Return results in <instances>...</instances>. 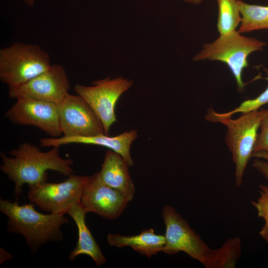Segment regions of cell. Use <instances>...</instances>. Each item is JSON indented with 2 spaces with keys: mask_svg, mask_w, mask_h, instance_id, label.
Returning <instances> with one entry per match:
<instances>
[{
  "mask_svg": "<svg viewBox=\"0 0 268 268\" xmlns=\"http://www.w3.org/2000/svg\"><path fill=\"white\" fill-rule=\"evenodd\" d=\"M138 136L136 130H131L115 136H110L105 134L83 136H65L60 137L42 138L40 140L42 147L60 146L70 143L93 144L107 147L120 154L128 163L129 167L134 165V161L130 154L132 142Z\"/></svg>",
  "mask_w": 268,
  "mask_h": 268,
  "instance_id": "13",
  "label": "cell"
},
{
  "mask_svg": "<svg viewBox=\"0 0 268 268\" xmlns=\"http://www.w3.org/2000/svg\"><path fill=\"white\" fill-rule=\"evenodd\" d=\"M130 201L120 192L104 183L98 172L87 176L80 203L86 212L109 219L118 218Z\"/></svg>",
  "mask_w": 268,
  "mask_h": 268,
  "instance_id": "12",
  "label": "cell"
},
{
  "mask_svg": "<svg viewBox=\"0 0 268 268\" xmlns=\"http://www.w3.org/2000/svg\"><path fill=\"white\" fill-rule=\"evenodd\" d=\"M260 193V197L252 203L257 211L258 216L263 218L265 222H268V195Z\"/></svg>",
  "mask_w": 268,
  "mask_h": 268,
  "instance_id": "23",
  "label": "cell"
},
{
  "mask_svg": "<svg viewBox=\"0 0 268 268\" xmlns=\"http://www.w3.org/2000/svg\"><path fill=\"white\" fill-rule=\"evenodd\" d=\"M162 216L165 226V244L162 252L169 255L183 252L206 268L213 249L207 245L172 206H164Z\"/></svg>",
  "mask_w": 268,
  "mask_h": 268,
  "instance_id": "6",
  "label": "cell"
},
{
  "mask_svg": "<svg viewBox=\"0 0 268 268\" xmlns=\"http://www.w3.org/2000/svg\"><path fill=\"white\" fill-rule=\"evenodd\" d=\"M87 177L71 174L62 182L46 181L28 186V199L41 210L65 214L74 204L80 202Z\"/></svg>",
  "mask_w": 268,
  "mask_h": 268,
  "instance_id": "8",
  "label": "cell"
},
{
  "mask_svg": "<svg viewBox=\"0 0 268 268\" xmlns=\"http://www.w3.org/2000/svg\"><path fill=\"white\" fill-rule=\"evenodd\" d=\"M252 157L256 158L252 166L261 174L268 182V152L261 150L253 152ZM260 193L268 195V185L259 186Z\"/></svg>",
  "mask_w": 268,
  "mask_h": 268,
  "instance_id": "21",
  "label": "cell"
},
{
  "mask_svg": "<svg viewBox=\"0 0 268 268\" xmlns=\"http://www.w3.org/2000/svg\"><path fill=\"white\" fill-rule=\"evenodd\" d=\"M59 147L53 146L51 150L42 152L35 145L25 142L8 152L12 157L1 152L0 168L14 183V195H20L25 184L31 186L46 182L48 170L67 176L74 173L71 167L73 161L61 157Z\"/></svg>",
  "mask_w": 268,
  "mask_h": 268,
  "instance_id": "1",
  "label": "cell"
},
{
  "mask_svg": "<svg viewBox=\"0 0 268 268\" xmlns=\"http://www.w3.org/2000/svg\"><path fill=\"white\" fill-rule=\"evenodd\" d=\"M16 99L4 114L10 122L36 127L52 137L62 134L57 104L23 97Z\"/></svg>",
  "mask_w": 268,
  "mask_h": 268,
  "instance_id": "11",
  "label": "cell"
},
{
  "mask_svg": "<svg viewBox=\"0 0 268 268\" xmlns=\"http://www.w3.org/2000/svg\"><path fill=\"white\" fill-rule=\"evenodd\" d=\"M239 0H216L218 8L217 28L220 35L236 30L241 23Z\"/></svg>",
  "mask_w": 268,
  "mask_h": 268,
  "instance_id": "19",
  "label": "cell"
},
{
  "mask_svg": "<svg viewBox=\"0 0 268 268\" xmlns=\"http://www.w3.org/2000/svg\"><path fill=\"white\" fill-rule=\"evenodd\" d=\"M134 81L123 77H107L92 82V86L76 84L75 93L82 97L94 111L109 135L110 128L117 120L116 104L120 96L132 86Z\"/></svg>",
  "mask_w": 268,
  "mask_h": 268,
  "instance_id": "7",
  "label": "cell"
},
{
  "mask_svg": "<svg viewBox=\"0 0 268 268\" xmlns=\"http://www.w3.org/2000/svg\"><path fill=\"white\" fill-rule=\"evenodd\" d=\"M266 44L265 42L246 37L235 30L220 35L213 42L205 44L193 60L217 61L226 64L236 80L238 90L242 92L246 85L243 81L242 74L244 69L249 66V55L262 50Z\"/></svg>",
  "mask_w": 268,
  "mask_h": 268,
  "instance_id": "3",
  "label": "cell"
},
{
  "mask_svg": "<svg viewBox=\"0 0 268 268\" xmlns=\"http://www.w3.org/2000/svg\"><path fill=\"white\" fill-rule=\"evenodd\" d=\"M64 136H89L105 134L102 123L91 107L78 95L68 93L57 104Z\"/></svg>",
  "mask_w": 268,
  "mask_h": 268,
  "instance_id": "9",
  "label": "cell"
},
{
  "mask_svg": "<svg viewBox=\"0 0 268 268\" xmlns=\"http://www.w3.org/2000/svg\"><path fill=\"white\" fill-rule=\"evenodd\" d=\"M186 2L192 4H199L201 3L203 0H182Z\"/></svg>",
  "mask_w": 268,
  "mask_h": 268,
  "instance_id": "26",
  "label": "cell"
},
{
  "mask_svg": "<svg viewBox=\"0 0 268 268\" xmlns=\"http://www.w3.org/2000/svg\"><path fill=\"white\" fill-rule=\"evenodd\" d=\"M259 234L268 243V222H265Z\"/></svg>",
  "mask_w": 268,
  "mask_h": 268,
  "instance_id": "25",
  "label": "cell"
},
{
  "mask_svg": "<svg viewBox=\"0 0 268 268\" xmlns=\"http://www.w3.org/2000/svg\"><path fill=\"white\" fill-rule=\"evenodd\" d=\"M129 167L120 154L109 149L98 174L104 183L120 192L130 201L134 199L135 187L129 172Z\"/></svg>",
  "mask_w": 268,
  "mask_h": 268,
  "instance_id": "14",
  "label": "cell"
},
{
  "mask_svg": "<svg viewBox=\"0 0 268 268\" xmlns=\"http://www.w3.org/2000/svg\"><path fill=\"white\" fill-rule=\"evenodd\" d=\"M26 4L30 7L34 5L35 0H24Z\"/></svg>",
  "mask_w": 268,
  "mask_h": 268,
  "instance_id": "27",
  "label": "cell"
},
{
  "mask_svg": "<svg viewBox=\"0 0 268 268\" xmlns=\"http://www.w3.org/2000/svg\"><path fill=\"white\" fill-rule=\"evenodd\" d=\"M267 74L265 78L268 80V68H264ZM268 104V86L259 95L254 99H247L242 102L240 105L234 109L223 113L216 112L212 109L208 110L205 116V120L214 122L217 119L231 117L237 113H244L259 109L261 106Z\"/></svg>",
  "mask_w": 268,
  "mask_h": 268,
  "instance_id": "20",
  "label": "cell"
},
{
  "mask_svg": "<svg viewBox=\"0 0 268 268\" xmlns=\"http://www.w3.org/2000/svg\"><path fill=\"white\" fill-rule=\"evenodd\" d=\"M241 239H228L220 247L213 249L207 268H233L240 258Z\"/></svg>",
  "mask_w": 268,
  "mask_h": 268,
  "instance_id": "18",
  "label": "cell"
},
{
  "mask_svg": "<svg viewBox=\"0 0 268 268\" xmlns=\"http://www.w3.org/2000/svg\"><path fill=\"white\" fill-rule=\"evenodd\" d=\"M12 258V256L9 252L5 250L3 248L0 249V264L1 265L5 261Z\"/></svg>",
  "mask_w": 268,
  "mask_h": 268,
  "instance_id": "24",
  "label": "cell"
},
{
  "mask_svg": "<svg viewBox=\"0 0 268 268\" xmlns=\"http://www.w3.org/2000/svg\"><path fill=\"white\" fill-rule=\"evenodd\" d=\"M51 65L48 53L37 45L17 42L0 50V80L8 88L25 83Z\"/></svg>",
  "mask_w": 268,
  "mask_h": 268,
  "instance_id": "4",
  "label": "cell"
},
{
  "mask_svg": "<svg viewBox=\"0 0 268 268\" xmlns=\"http://www.w3.org/2000/svg\"><path fill=\"white\" fill-rule=\"evenodd\" d=\"M69 88L70 83L64 67L54 64L25 83L9 88L8 95L12 98L23 97L57 105L69 93Z\"/></svg>",
  "mask_w": 268,
  "mask_h": 268,
  "instance_id": "10",
  "label": "cell"
},
{
  "mask_svg": "<svg viewBox=\"0 0 268 268\" xmlns=\"http://www.w3.org/2000/svg\"><path fill=\"white\" fill-rule=\"evenodd\" d=\"M239 2L241 15L239 33L268 29V6L248 4L240 0Z\"/></svg>",
  "mask_w": 268,
  "mask_h": 268,
  "instance_id": "17",
  "label": "cell"
},
{
  "mask_svg": "<svg viewBox=\"0 0 268 268\" xmlns=\"http://www.w3.org/2000/svg\"><path fill=\"white\" fill-rule=\"evenodd\" d=\"M0 211L8 217L7 231L22 235L32 254L48 242L62 241L61 227L68 221L64 214L42 213L33 203L20 205L17 200L0 199Z\"/></svg>",
  "mask_w": 268,
  "mask_h": 268,
  "instance_id": "2",
  "label": "cell"
},
{
  "mask_svg": "<svg viewBox=\"0 0 268 268\" xmlns=\"http://www.w3.org/2000/svg\"><path fill=\"white\" fill-rule=\"evenodd\" d=\"M87 213L80 202L74 204L67 212L74 221L78 231V240L68 259L72 261L79 255H87L100 266L104 264L106 260L86 224Z\"/></svg>",
  "mask_w": 268,
  "mask_h": 268,
  "instance_id": "15",
  "label": "cell"
},
{
  "mask_svg": "<svg viewBox=\"0 0 268 268\" xmlns=\"http://www.w3.org/2000/svg\"><path fill=\"white\" fill-rule=\"evenodd\" d=\"M265 109L242 113L236 119L231 117L217 119L214 122L225 125L227 132L225 143L235 164V180L237 187L243 182L247 165L252 157L260 123Z\"/></svg>",
  "mask_w": 268,
  "mask_h": 268,
  "instance_id": "5",
  "label": "cell"
},
{
  "mask_svg": "<svg viewBox=\"0 0 268 268\" xmlns=\"http://www.w3.org/2000/svg\"><path fill=\"white\" fill-rule=\"evenodd\" d=\"M107 240L110 246L118 248L130 247L148 258L162 252L165 244L164 235L156 234L152 228L144 229L140 233L132 236L109 233Z\"/></svg>",
  "mask_w": 268,
  "mask_h": 268,
  "instance_id": "16",
  "label": "cell"
},
{
  "mask_svg": "<svg viewBox=\"0 0 268 268\" xmlns=\"http://www.w3.org/2000/svg\"><path fill=\"white\" fill-rule=\"evenodd\" d=\"M259 129L260 132L258 134L253 152L261 150L268 152V109L265 110Z\"/></svg>",
  "mask_w": 268,
  "mask_h": 268,
  "instance_id": "22",
  "label": "cell"
}]
</instances>
